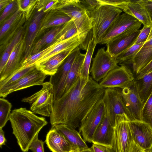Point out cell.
Masks as SVG:
<instances>
[{
  "instance_id": "1",
  "label": "cell",
  "mask_w": 152,
  "mask_h": 152,
  "mask_svg": "<svg viewBox=\"0 0 152 152\" xmlns=\"http://www.w3.org/2000/svg\"><path fill=\"white\" fill-rule=\"evenodd\" d=\"M90 77H80L66 93L54 101L50 117L51 128L65 124L74 129L80 123L94 106L102 99L105 90Z\"/></svg>"
},
{
  "instance_id": "2",
  "label": "cell",
  "mask_w": 152,
  "mask_h": 152,
  "mask_svg": "<svg viewBox=\"0 0 152 152\" xmlns=\"http://www.w3.org/2000/svg\"><path fill=\"white\" fill-rule=\"evenodd\" d=\"M18 144L23 152H28L29 147L41 129L48 124L43 117L36 115L26 108L13 110L10 120Z\"/></svg>"
},
{
  "instance_id": "3",
  "label": "cell",
  "mask_w": 152,
  "mask_h": 152,
  "mask_svg": "<svg viewBox=\"0 0 152 152\" xmlns=\"http://www.w3.org/2000/svg\"><path fill=\"white\" fill-rule=\"evenodd\" d=\"M122 11L108 5H101L89 12L93 37L97 44H100L114 21Z\"/></svg>"
},
{
  "instance_id": "4",
  "label": "cell",
  "mask_w": 152,
  "mask_h": 152,
  "mask_svg": "<svg viewBox=\"0 0 152 152\" xmlns=\"http://www.w3.org/2000/svg\"><path fill=\"white\" fill-rule=\"evenodd\" d=\"M54 10L68 15L73 21L79 34L87 36L92 29L89 12L78 0H59Z\"/></svg>"
},
{
  "instance_id": "5",
  "label": "cell",
  "mask_w": 152,
  "mask_h": 152,
  "mask_svg": "<svg viewBox=\"0 0 152 152\" xmlns=\"http://www.w3.org/2000/svg\"><path fill=\"white\" fill-rule=\"evenodd\" d=\"M42 89L31 96L23 98L22 102L29 103L30 109L34 113L50 117L54 102L53 88L49 82H44Z\"/></svg>"
},
{
  "instance_id": "6",
  "label": "cell",
  "mask_w": 152,
  "mask_h": 152,
  "mask_svg": "<svg viewBox=\"0 0 152 152\" xmlns=\"http://www.w3.org/2000/svg\"><path fill=\"white\" fill-rule=\"evenodd\" d=\"M107 115L106 110L102 99L92 107L82 121L79 131L85 142H92L94 133Z\"/></svg>"
},
{
  "instance_id": "7",
  "label": "cell",
  "mask_w": 152,
  "mask_h": 152,
  "mask_svg": "<svg viewBox=\"0 0 152 152\" xmlns=\"http://www.w3.org/2000/svg\"><path fill=\"white\" fill-rule=\"evenodd\" d=\"M121 89L118 88H105L102 98L107 112V115L113 126H114L116 116L122 115L132 121L130 115L123 101Z\"/></svg>"
},
{
  "instance_id": "8",
  "label": "cell",
  "mask_w": 152,
  "mask_h": 152,
  "mask_svg": "<svg viewBox=\"0 0 152 152\" xmlns=\"http://www.w3.org/2000/svg\"><path fill=\"white\" fill-rule=\"evenodd\" d=\"M80 53L79 47L74 49L60 65L56 72L50 76L49 82L53 87L54 101L60 99L64 94L69 72L75 59Z\"/></svg>"
},
{
  "instance_id": "9",
  "label": "cell",
  "mask_w": 152,
  "mask_h": 152,
  "mask_svg": "<svg viewBox=\"0 0 152 152\" xmlns=\"http://www.w3.org/2000/svg\"><path fill=\"white\" fill-rule=\"evenodd\" d=\"M129 121L125 116H116L111 147L116 152H128L132 141Z\"/></svg>"
},
{
  "instance_id": "10",
  "label": "cell",
  "mask_w": 152,
  "mask_h": 152,
  "mask_svg": "<svg viewBox=\"0 0 152 152\" xmlns=\"http://www.w3.org/2000/svg\"><path fill=\"white\" fill-rule=\"evenodd\" d=\"M92 63L90 70L92 78L98 82L101 81L110 71L119 66L116 58L112 56L104 48L98 49L92 58Z\"/></svg>"
},
{
  "instance_id": "11",
  "label": "cell",
  "mask_w": 152,
  "mask_h": 152,
  "mask_svg": "<svg viewBox=\"0 0 152 152\" xmlns=\"http://www.w3.org/2000/svg\"><path fill=\"white\" fill-rule=\"evenodd\" d=\"M135 79L129 67L122 65L110 71L99 84L105 88L122 89L129 86Z\"/></svg>"
},
{
  "instance_id": "12",
  "label": "cell",
  "mask_w": 152,
  "mask_h": 152,
  "mask_svg": "<svg viewBox=\"0 0 152 152\" xmlns=\"http://www.w3.org/2000/svg\"><path fill=\"white\" fill-rule=\"evenodd\" d=\"M121 92L132 121H142L141 113L143 104L139 95L135 79L129 86L121 89Z\"/></svg>"
},
{
  "instance_id": "13",
  "label": "cell",
  "mask_w": 152,
  "mask_h": 152,
  "mask_svg": "<svg viewBox=\"0 0 152 152\" xmlns=\"http://www.w3.org/2000/svg\"><path fill=\"white\" fill-rule=\"evenodd\" d=\"M142 23L136 18L126 13L118 16L106 33L100 44H107L114 37L133 28H139Z\"/></svg>"
},
{
  "instance_id": "14",
  "label": "cell",
  "mask_w": 152,
  "mask_h": 152,
  "mask_svg": "<svg viewBox=\"0 0 152 152\" xmlns=\"http://www.w3.org/2000/svg\"><path fill=\"white\" fill-rule=\"evenodd\" d=\"M47 75L36 68L15 83L0 89V96L5 98L16 91L37 85H42Z\"/></svg>"
},
{
  "instance_id": "15",
  "label": "cell",
  "mask_w": 152,
  "mask_h": 152,
  "mask_svg": "<svg viewBox=\"0 0 152 152\" xmlns=\"http://www.w3.org/2000/svg\"><path fill=\"white\" fill-rule=\"evenodd\" d=\"M140 32L137 28L128 30L112 39L107 44V50L116 58L133 45Z\"/></svg>"
},
{
  "instance_id": "16",
  "label": "cell",
  "mask_w": 152,
  "mask_h": 152,
  "mask_svg": "<svg viewBox=\"0 0 152 152\" xmlns=\"http://www.w3.org/2000/svg\"><path fill=\"white\" fill-rule=\"evenodd\" d=\"M132 140L146 151L152 150V127L142 121L129 122Z\"/></svg>"
},
{
  "instance_id": "17",
  "label": "cell",
  "mask_w": 152,
  "mask_h": 152,
  "mask_svg": "<svg viewBox=\"0 0 152 152\" xmlns=\"http://www.w3.org/2000/svg\"><path fill=\"white\" fill-rule=\"evenodd\" d=\"M25 42L24 37L13 49L6 65L0 72V82L6 79L21 67L23 62L22 55L24 51Z\"/></svg>"
},
{
  "instance_id": "18",
  "label": "cell",
  "mask_w": 152,
  "mask_h": 152,
  "mask_svg": "<svg viewBox=\"0 0 152 152\" xmlns=\"http://www.w3.org/2000/svg\"><path fill=\"white\" fill-rule=\"evenodd\" d=\"M45 142L52 152H72L78 150L61 133L54 128L47 133Z\"/></svg>"
},
{
  "instance_id": "19",
  "label": "cell",
  "mask_w": 152,
  "mask_h": 152,
  "mask_svg": "<svg viewBox=\"0 0 152 152\" xmlns=\"http://www.w3.org/2000/svg\"><path fill=\"white\" fill-rule=\"evenodd\" d=\"M152 61V23L150 33L146 41L132 60L133 72L136 75Z\"/></svg>"
},
{
  "instance_id": "20",
  "label": "cell",
  "mask_w": 152,
  "mask_h": 152,
  "mask_svg": "<svg viewBox=\"0 0 152 152\" xmlns=\"http://www.w3.org/2000/svg\"><path fill=\"white\" fill-rule=\"evenodd\" d=\"M87 37L86 36L77 33L68 39L60 41L51 51L38 60L35 65L44 62L63 51L73 50L83 43Z\"/></svg>"
},
{
  "instance_id": "21",
  "label": "cell",
  "mask_w": 152,
  "mask_h": 152,
  "mask_svg": "<svg viewBox=\"0 0 152 152\" xmlns=\"http://www.w3.org/2000/svg\"><path fill=\"white\" fill-rule=\"evenodd\" d=\"M45 14L43 11L37 10L30 23L25 39L23 61L31 54L32 46L36 38L38 35Z\"/></svg>"
},
{
  "instance_id": "22",
  "label": "cell",
  "mask_w": 152,
  "mask_h": 152,
  "mask_svg": "<svg viewBox=\"0 0 152 152\" xmlns=\"http://www.w3.org/2000/svg\"><path fill=\"white\" fill-rule=\"evenodd\" d=\"M120 9L125 13L134 17L144 26H151V22L149 15L138 0H126Z\"/></svg>"
},
{
  "instance_id": "23",
  "label": "cell",
  "mask_w": 152,
  "mask_h": 152,
  "mask_svg": "<svg viewBox=\"0 0 152 152\" xmlns=\"http://www.w3.org/2000/svg\"><path fill=\"white\" fill-rule=\"evenodd\" d=\"M113 131L114 127L106 115L96 130L92 142L111 147Z\"/></svg>"
},
{
  "instance_id": "24",
  "label": "cell",
  "mask_w": 152,
  "mask_h": 152,
  "mask_svg": "<svg viewBox=\"0 0 152 152\" xmlns=\"http://www.w3.org/2000/svg\"><path fill=\"white\" fill-rule=\"evenodd\" d=\"M53 128L62 134L77 150L80 151L88 148L80 133L71 126L65 124H59L55 125Z\"/></svg>"
},
{
  "instance_id": "25",
  "label": "cell",
  "mask_w": 152,
  "mask_h": 152,
  "mask_svg": "<svg viewBox=\"0 0 152 152\" xmlns=\"http://www.w3.org/2000/svg\"><path fill=\"white\" fill-rule=\"evenodd\" d=\"M71 20L68 15L58 10H51L44 15L38 36L47 28L61 25Z\"/></svg>"
},
{
  "instance_id": "26",
  "label": "cell",
  "mask_w": 152,
  "mask_h": 152,
  "mask_svg": "<svg viewBox=\"0 0 152 152\" xmlns=\"http://www.w3.org/2000/svg\"><path fill=\"white\" fill-rule=\"evenodd\" d=\"M73 50L65 51L58 54L44 62L35 65L36 68L47 75L51 76L56 72L58 67Z\"/></svg>"
},
{
  "instance_id": "27",
  "label": "cell",
  "mask_w": 152,
  "mask_h": 152,
  "mask_svg": "<svg viewBox=\"0 0 152 152\" xmlns=\"http://www.w3.org/2000/svg\"><path fill=\"white\" fill-rule=\"evenodd\" d=\"M65 24L53 27L46 33L37 42L32 49V53L33 54L37 53L46 46L50 45L59 40Z\"/></svg>"
},
{
  "instance_id": "28",
  "label": "cell",
  "mask_w": 152,
  "mask_h": 152,
  "mask_svg": "<svg viewBox=\"0 0 152 152\" xmlns=\"http://www.w3.org/2000/svg\"><path fill=\"white\" fill-rule=\"evenodd\" d=\"M135 80L140 98L144 104L152 91V71Z\"/></svg>"
},
{
  "instance_id": "29",
  "label": "cell",
  "mask_w": 152,
  "mask_h": 152,
  "mask_svg": "<svg viewBox=\"0 0 152 152\" xmlns=\"http://www.w3.org/2000/svg\"><path fill=\"white\" fill-rule=\"evenodd\" d=\"M85 55V54L80 53L75 59L68 73L64 94L71 88L80 77L81 68Z\"/></svg>"
},
{
  "instance_id": "30",
  "label": "cell",
  "mask_w": 152,
  "mask_h": 152,
  "mask_svg": "<svg viewBox=\"0 0 152 152\" xmlns=\"http://www.w3.org/2000/svg\"><path fill=\"white\" fill-rule=\"evenodd\" d=\"M24 32L23 28H21L7 45L0 59V72L6 65L9 56L15 47L24 37Z\"/></svg>"
},
{
  "instance_id": "31",
  "label": "cell",
  "mask_w": 152,
  "mask_h": 152,
  "mask_svg": "<svg viewBox=\"0 0 152 152\" xmlns=\"http://www.w3.org/2000/svg\"><path fill=\"white\" fill-rule=\"evenodd\" d=\"M97 43L92 36L88 43L85 56L82 64L80 77L88 79L89 78L90 68L92 56Z\"/></svg>"
},
{
  "instance_id": "32",
  "label": "cell",
  "mask_w": 152,
  "mask_h": 152,
  "mask_svg": "<svg viewBox=\"0 0 152 152\" xmlns=\"http://www.w3.org/2000/svg\"><path fill=\"white\" fill-rule=\"evenodd\" d=\"M36 68L35 65L20 67L6 79L0 82V89L15 83Z\"/></svg>"
},
{
  "instance_id": "33",
  "label": "cell",
  "mask_w": 152,
  "mask_h": 152,
  "mask_svg": "<svg viewBox=\"0 0 152 152\" xmlns=\"http://www.w3.org/2000/svg\"><path fill=\"white\" fill-rule=\"evenodd\" d=\"M144 43L134 44L116 57L118 64L128 66L130 65Z\"/></svg>"
},
{
  "instance_id": "34",
  "label": "cell",
  "mask_w": 152,
  "mask_h": 152,
  "mask_svg": "<svg viewBox=\"0 0 152 152\" xmlns=\"http://www.w3.org/2000/svg\"><path fill=\"white\" fill-rule=\"evenodd\" d=\"M58 40L47 47L33 55H30L25 59L21 65V67H26L35 65L36 62L51 51L60 41Z\"/></svg>"
},
{
  "instance_id": "35",
  "label": "cell",
  "mask_w": 152,
  "mask_h": 152,
  "mask_svg": "<svg viewBox=\"0 0 152 152\" xmlns=\"http://www.w3.org/2000/svg\"><path fill=\"white\" fill-rule=\"evenodd\" d=\"M23 13L24 12L18 10L3 23L0 28L1 39H3L12 26L21 18Z\"/></svg>"
},
{
  "instance_id": "36",
  "label": "cell",
  "mask_w": 152,
  "mask_h": 152,
  "mask_svg": "<svg viewBox=\"0 0 152 152\" xmlns=\"http://www.w3.org/2000/svg\"><path fill=\"white\" fill-rule=\"evenodd\" d=\"M12 106L7 100L3 98H0V129H2L9 120Z\"/></svg>"
},
{
  "instance_id": "37",
  "label": "cell",
  "mask_w": 152,
  "mask_h": 152,
  "mask_svg": "<svg viewBox=\"0 0 152 152\" xmlns=\"http://www.w3.org/2000/svg\"><path fill=\"white\" fill-rule=\"evenodd\" d=\"M142 121L152 127V91L144 103L141 113Z\"/></svg>"
},
{
  "instance_id": "38",
  "label": "cell",
  "mask_w": 152,
  "mask_h": 152,
  "mask_svg": "<svg viewBox=\"0 0 152 152\" xmlns=\"http://www.w3.org/2000/svg\"><path fill=\"white\" fill-rule=\"evenodd\" d=\"M19 11L25 13L26 19L30 17L34 9L36 8L38 0H17Z\"/></svg>"
},
{
  "instance_id": "39",
  "label": "cell",
  "mask_w": 152,
  "mask_h": 152,
  "mask_svg": "<svg viewBox=\"0 0 152 152\" xmlns=\"http://www.w3.org/2000/svg\"><path fill=\"white\" fill-rule=\"evenodd\" d=\"M77 33L78 32L77 28L72 20L65 24L59 40L62 41L68 39Z\"/></svg>"
},
{
  "instance_id": "40",
  "label": "cell",
  "mask_w": 152,
  "mask_h": 152,
  "mask_svg": "<svg viewBox=\"0 0 152 152\" xmlns=\"http://www.w3.org/2000/svg\"><path fill=\"white\" fill-rule=\"evenodd\" d=\"M59 2L58 0H39L36 9L37 11H43L45 13H47L54 10Z\"/></svg>"
},
{
  "instance_id": "41",
  "label": "cell",
  "mask_w": 152,
  "mask_h": 152,
  "mask_svg": "<svg viewBox=\"0 0 152 152\" xmlns=\"http://www.w3.org/2000/svg\"><path fill=\"white\" fill-rule=\"evenodd\" d=\"M18 4L17 1L11 0L10 3L4 10L0 17L1 23L8 16L13 14L18 10Z\"/></svg>"
},
{
  "instance_id": "42",
  "label": "cell",
  "mask_w": 152,
  "mask_h": 152,
  "mask_svg": "<svg viewBox=\"0 0 152 152\" xmlns=\"http://www.w3.org/2000/svg\"><path fill=\"white\" fill-rule=\"evenodd\" d=\"M151 29V25L149 26H144L140 30L139 34L134 44L145 43L148 39Z\"/></svg>"
},
{
  "instance_id": "43",
  "label": "cell",
  "mask_w": 152,
  "mask_h": 152,
  "mask_svg": "<svg viewBox=\"0 0 152 152\" xmlns=\"http://www.w3.org/2000/svg\"><path fill=\"white\" fill-rule=\"evenodd\" d=\"M45 142L39 139L37 135L31 143L29 150L33 152H44V145Z\"/></svg>"
},
{
  "instance_id": "44",
  "label": "cell",
  "mask_w": 152,
  "mask_h": 152,
  "mask_svg": "<svg viewBox=\"0 0 152 152\" xmlns=\"http://www.w3.org/2000/svg\"><path fill=\"white\" fill-rule=\"evenodd\" d=\"M80 2L89 12L101 5L99 0H81Z\"/></svg>"
},
{
  "instance_id": "45",
  "label": "cell",
  "mask_w": 152,
  "mask_h": 152,
  "mask_svg": "<svg viewBox=\"0 0 152 152\" xmlns=\"http://www.w3.org/2000/svg\"><path fill=\"white\" fill-rule=\"evenodd\" d=\"M139 2L143 6L147 12L152 23V0H139Z\"/></svg>"
},
{
  "instance_id": "46",
  "label": "cell",
  "mask_w": 152,
  "mask_h": 152,
  "mask_svg": "<svg viewBox=\"0 0 152 152\" xmlns=\"http://www.w3.org/2000/svg\"><path fill=\"white\" fill-rule=\"evenodd\" d=\"M147 151L132 140L130 145L128 152H147Z\"/></svg>"
},
{
  "instance_id": "47",
  "label": "cell",
  "mask_w": 152,
  "mask_h": 152,
  "mask_svg": "<svg viewBox=\"0 0 152 152\" xmlns=\"http://www.w3.org/2000/svg\"><path fill=\"white\" fill-rule=\"evenodd\" d=\"M152 71V61L142 69L136 75V79L141 77L145 74Z\"/></svg>"
},
{
  "instance_id": "48",
  "label": "cell",
  "mask_w": 152,
  "mask_h": 152,
  "mask_svg": "<svg viewBox=\"0 0 152 152\" xmlns=\"http://www.w3.org/2000/svg\"><path fill=\"white\" fill-rule=\"evenodd\" d=\"M91 148L94 152H107V147L102 145L93 143Z\"/></svg>"
},
{
  "instance_id": "49",
  "label": "cell",
  "mask_w": 152,
  "mask_h": 152,
  "mask_svg": "<svg viewBox=\"0 0 152 152\" xmlns=\"http://www.w3.org/2000/svg\"><path fill=\"white\" fill-rule=\"evenodd\" d=\"M7 140L4 135V132L2 129H0V147L1 148L2 145H5Z\"/></svg>"
},
{
  "instance_id": "50",
  "label": "cell",
  "mask_w": 152,
  "mask_h": 152,
  "mask_svg": "<svg viewBox=\"0 0 152 152\" xmlns=\"http://www.w3.org/2000/svg\"><path fill=\"white\" fill-rule=\"evenodd\" d=\"M10 0H0V11L1 12L10 3Z\"/></svg>"
},
{
  "instance_id": "51",
  "label": "cell",
  "mask_w": 152,
  "mask_h": 152,
  "mask_svg": "<svg viewBox=\"0 0 152 152\" xmlns=\"http://www.w3.org/2000/svg\"><path fill=\"white\" fill-rule=\"evenodd\" d=\"M80 152H94V151L91 147L90 148H88L85 149L80 150Z\"/></svg>"
},
{
  "instance_id": "52",
  "label": "cell",
  "mask_w": 152,
  "mask_h": 152,
  "mask_svg": "<svg viewBox=\"0 0 152 152\" xmlns=\"http://www.w3.org/2000/svg\"><path fill=\"white\" fill-rule=\"evenodd\" d=\"M107 152H116L112 147H107Z\"/></svg>"
},
{
  "instance_id": "53",
  "label": "cell",
  "mask_w": 152,
  "mask_h": 152,
  "mask_svg": "<svg viewBox=\"0 0 152 152\" xmlns=\"http://www.w3.org/2000/svg\"><path fill=\"white\" fill-rule=\"evenodd\" d=\"M72 152H80V151L79 150H77L75 151Z\"/></svg>"
},
{
  "instance_id": "54",
  "label": "cell",
  "mask_w": 152,
  "mask_h": 152,
  "mask_svg": "<svg viewBox=\"0 0 152 152\" xmlns=\"http://www.w3.org/2000/svg\"><path fill=\"white\" fill-rule=\"evenodd\" d=\"M151 150H148L147 151V152H151Z\"/></svg>"
},
{
  "instance_id": "55",
  "label": "cell",
  "mask_w": 152,
  "mask_h": 152,
  "mask_svg": "<svg viewBox=\"0 0 152 152\" xmlns=\"http://www.w3.org/2000/svg\"><path fill=\"white\" fill-rule=\"evenodd\" d=\"M151 152H152V150H151Z\"/></svg>"
}]
</instances>
